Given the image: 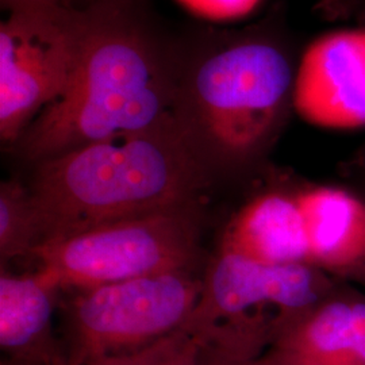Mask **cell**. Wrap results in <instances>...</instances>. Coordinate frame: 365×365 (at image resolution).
I'll use <instances>...</instances> for the list:
<instances>
[{"instance_id":"6da1fadb","label":"cell","mask_w":365,"mask_h":365,"mask_svg":"<svg viewBox=\"0 0 365 365\" xmlns=\"http://www.w3.org/2000/svg\"><path fill=\"white\" fill-rule=\"evenodd\" d=\"M68 90L15 148L38 164L86 145L178 123L179 54L165 48L130 0H96Z\"/></svg>"},{"instance_id":"7a4b0ae2","label":"cell","mask_w":365,"mask_h":365,"mask_svg":"<svg viewBox=\"0 0 365 365\" xmlns=\"http://www.w3.org/2000/svg\"><path fill=\"white\" fill-rule=\"evenodd\" d=\"M209 175V164L179 123L43 160L36 164L29 188L38 245L107 223L199 205Z\"/></svg>"},{"instance_id":"3957f363","label":"cell","mask_w":365,"mask_h":365,"mask_svg":"<svg viewBox=\"0 0 365 365\" xmlns=\"http://www.w3.org/2000/svg\"><path fill=\"white\" fill-rule=\"evenodd\" d=\"M294 78L291 57L272 36L210 39L179 56L176 120L210 167L245 165L262 156L284 126Z\"/></svg>"},{"instance_id":"277c9868","label":"cell","mask_w":365,"mask_h":365,"mask_svg":"<svg viewBox=\"0 0 365 365\" xmlns=\"http://www.w3.org/2000/svg\"><path fill=\"white\" fill-rule=\"evenodd\" d=\"M333 291L327 272L310 264L268 265L220 249L184 327L210 352L255 359Z\"/></svg>"},{"instance_id":"5b68a950","label":"cell","mask_w":365,"mask_h":365,"mask_svg":"<svg viewBox=\"0 0 365 365\" xmlns=\"http://www.w3.org/2000/svg\"><path fill=\"white\" fill-rule=\"evenodd\" d=\"M199 205L107 223L31 252L61 289L190 271L199 259Z\"/></svg>"},{"instance_id":"8992f818","label":"cell","mask_w":365,"mask_h":365,"mask_svg":"<svg viewBox=\"0 0 365 365\" xmlns=\"http://www.w3.org/2000/svg\"><path fill=\"white\" fill-rule=\"evenodd\" d=\"M203 279L175 271L78 291L66 314V364L90 365L145 346L184 327Z\"/></svg>"},{"instance_id":"52a82bcc","label":"cell","mask_w":365,"mask_h":365,"mask_svg":"<svg viewBox=\"0 0 365 365\" xmlns=\"http://www.w3.org/2000/svg\"><path fill=\"white\" fill-rule=\"evenodd\" d=\"M88 26L87 9L10 13L0 25V138L15 146L36 118L66 93Z\"/></svg>"},{"instance_id":"ba28073f","label":"cell","mask_w":365,"mask_h":365,"mask_svg":"<svg viewBox=\"0 0 365 365\" xmlns=\"http://www.w3.org/2000/svg\"><path fill=\"white\" fill-rule=\"evenodd\" d=\"M292 107L319 128H364L365 27L329 31L306 48L295 69Z\"/></svg>"},{"instance_id":"9c48e42d","label":"cell","mask_w":365,"mask_h":365,"mask_svg":"<svg viewBox=\"0 0 365 365\" xmlns=\"http://www.w3.org/2000/svg\"><path fill=\"white\" fill-rule=\"evenodd\" d=\"M61 288L54 277L34 274L0 276V346L19 365H68L64 344L54 336L53 313Z\"/></svg>"},{"instance_id":"30bf717a","label":"cell","mask_w":365,"mask_h":365,"mask_svg":"<svg viewBox=\"0 0 365 365\" xmlns=\"http://www.w3.org/2000/svg\"><path fill=\"white\" fill-rule=\"evenodd\" d=\"M297 194L309 264L327 274H363L365 203L334 185H312Z\"/></svg>"},{"instance_id":"8fae6325","label":"cell","mask_w":365,"mask_h":365,"mask_svg":"<svg viewBox=\"0 0 365 365\" xmlns=\"http://www.w3.org/2000/svg\"><path fill=\"white\" fill-rule=\"evenodd\" d=\"M220 249L268 265L309 264L297 194L267 191L252 197L227 223Z\"/></svg>"},{"instance_id":"7c38bea8","label":"cell","mask_w":365,"mask_h":365,"mask_svg":"<svg viewBox=\"0 0 365 365\" xmlns=\"http://www.w3.org/2000/svg\"><path fill=\"white\" fill-rule=\"evenodd\" d=\"M354 299L333 294L287 327L269 348L287 365H353Z\"/></svg>"},{"instance_id":"4fadbf2b","label":"cell","mask_w":365,"mask_h":365,"mask_svg":"<svg viewBox=\"0 0 365 365\" xmlns=\"http://www.w3.org/2000/svg\"><path fill=\"white\" fill-rule=\"evenodd\" d=\"M38 225L30 192L18 180L0 187V257L1 264L31 255L38 245Z\"/></svg>"},{"instance_id":"5bb4252c","label":"cell","mask_w":365,"mask_h":365,"mask_svg":"<svg viewBox=\"0 0 365 365\" xmlns=\"http://www.w3.org/2000/svg\"><path fill=\"white\" fill-rule=\"evenodd\" d=\"M205 342L182 327L137 352L90 365H203Z\"/></svg>"},{"instance_id":"9a60e30c","label":"cell","mask_w":365,"mask_h":365,"mask_svg":"<svg viewBox=\"0 0 365 365\" xmlns=\"http://www.w3.org/2000/svg\"><path fill=\"white\" fill-rule=\"evenodd\" d=\"M184 9L209 21H235L252 13L261 0H178Z\"/></svg>"},{"instance_id":"2e32d148","label":"cell","mask_w":365,"mask_h":365,"mask_svg":"<svg viewBox=\"0 0 365 365\" xmlns=\"http://www.w3.org/2000/svg\"><path fill=\"white\" fill-rule=\"evenodd\" d=\"M353 365H365V300L353 306Z\"/></svg>"},{"instance_id":"e0dca14e","label":"cell","mask_w":365,"mask_h":365,"mask_svg":"<svg viewBox=\"0 0 365 365\" xmlns=\"http://www.w3.org/2000/svg\"><path fill=\"white\" fill-rule=\"evenodd\" d=\"M203 365H287L283 363L274 353L268 352L255 359H230L217 353L205 351Z\"/></svg>"},{"instance_id":"ac0fdd59","label":"cell","mask_w":365,"mask_h":365,"mask_svg":"<svg viewBox=\"0 0 365 365\" xmlns=\"http://www.w3.org/2000/svg\"><path fill=\"white\" fill-rule=\"evenodd\" d=\"M1 6L10 13H15V11L69 6V3L68 0H1Z\"/></svg>"},{"instance_id":"d6986e66","label":"cell","mask_w":365,"mask_h":365,"mask_svg":"<svg viewBox=\"0 0 365 365\" xmlns=\"http://www.w3.org/2000/svg\"><path fill=\"white\" fill-rule=\"evenodd\" d=\"M353 165L365 172V144L357 150L356 156L353 157Z\"/></svg>"},{"instance_id":"ffe728a7","label":"cell","mask_w":365,"mask_h":365,"mask_svg":"<svg viewBox=\"0 0 365 365\" xmlns=\"http://www.w3.org/2000/svg\"><path fill=\"white\" fill-rule=\"evenodd\" d=\"M345 1H349V0H324V3L327 4V9L333 7V9H336V10L342 9V4H344Z\"/></svg>"},{"instance_id":"44dd1931","label":"cell","mask_w":365,"mask_h":365,"mask_svg":"<svg viewBox=\"0 0 365 365\" xmlns=\"http://www.w3.org/2000/svg\"><path fill=\"white\" fill-rule=\"evenodd\" d=\"M1 365H19V364H16V363H13V361H10V360H3V361H1Z\"/></svg>"},{"instance_id":"7402d4cb","label":"cell","mask_w":365,"mask_h":365,"mask_svg":"<svg viewBox=\"0 0 365 365\" xmlns=\"http://www.w3.org/2000/svg\"><path fill=\"white\" fill-rule=\"evenodd\" d=\"M363 274V276H364V279H365V268H364V271H363V274Z\"/></svg>"}]
</instances>
